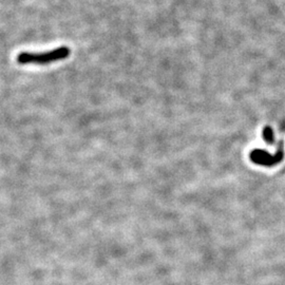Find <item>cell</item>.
<instances>
[{
	"label": "cell",
	"instance_id": "obj_1",
	"mask_svg": "<svg viewBox=\"0 0 285 285\" xmlns=\"http://www.w3.org/2000/svg\"><path fill=\"white\" fill-rule=\"evenodd\" d=\"M71 54V50L67 46H62L47 52L32 53L21 52L17 56V63L20 64H49L55 62L67 60Z\"/></svg>",
	"mask_w": 285,
	"mask_h": 285
},
{
	"label": "cell",
	"instance_id": "obj_2",
	"mask_svg": "<svg viewBox=\"0 0 285 285\" xmlns=\"http://www.w3.org/2000/svg\"><path fill=\"white\" fill-rule=\"evenodd\" d=\"M284 142L282 141L279 145V149L275 156H272L267 151L261 150V149H254L251 152V159L252 162L264 167H273L276 166L277 164L281 163L284 159Z\"/></svg>",
	"mask_w": 285,
	"mask_h": 285
},
{
	"label": "cell",
	"instance_id": "obj_3",
	"mask_svg": "<svg viewBox=\"0 0 285 285\" xmlns=\"http://www.w3.org/2000/svg\"><path fill=\"white\" fill-rule=\"evenodd\" d=\"M262 136H263V140H264L267 144H274L275 143L274 130L269 126H266L265 128H263Z\"/></svg>",
	"mask_w": 285,
	"mask_h": 285
}]
</instances>
